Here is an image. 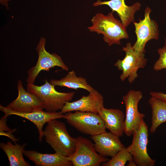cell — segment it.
<instances>
[{"label": "cell", "instance_id": "cell-1", "mask_svg": "<svg viewBox=\"0 0 166 166\" xmlns=\"http://www.w3.org/2000/svg\"><path fill=\"white\" fill-rule=\"evenodd\" d=\"M113 13L112 11L106 15L96 14L91 20L92 25L88 27L90 32L103 34L104 41L109 46L120 45L121 40L129 38L126 28L114 17Z\"/></svg>", "mask_w": 166, "mask_h": 166}, {"label": "cell", "instance_id": "cell-2", "mask_svg": "<svg viewBox=\"0 0 166 166\" xmlns=\"http://www.w3.org/2000/svg\"><path fill=\"white\" fill-rule=\"evenodd\" d=\"M43 134L46 142L55 152L69 156L75 151L76 138L68 133L65 124L57 119L47 123Z\"/></svg>", "mask_w": 166, "mask_h": 166}, {"label": "cell", "instance_id": "cell-3", "mask_svg": "<svg viewBox=\"0 0 166 166\" xmlns=\"http://www.w3.org/2000/svg\"><path fill=\"white\" fill-rule=\"evenodd\" d=\"M55 86L45 79V83L41 86L28 83L26 90L37 97L46 111L55 112L61 110L66 102H70L75 92H59L56 90Z\"/></svg>", "mask_w": 166, "mask_h": 166}, {"label": "cell", "instance_id": "cell-4", "mask_svg": "<svg viewBox=\"0 0 166 166\" xmlns=\"http://www.w3.org/2000/svg\"><path fill=\"white\" fill-rule=\"evenodd\" d=\"M64 115L67 122L82 133L93 136L106 132L104 122L98 113L75 111Z\"/></svg>", "mask_w": 166, "mask_h": 166}, {"label": "cell", "instance_id": "cell-5", "mask_svg": "<svg viewBox=\"0 0 166 166\" xmlns=\"http://www.w3.org/2000/svg\"><path fill=\"white\" fill-rule=\"evenodd\" d=\"M122 50L125 53V57L122 60H118L114 66L122 71L120 77L121 80L123 81L128 78L129 83H132L138 77V69L146 66L148 59L145 57L144 53L135 50L130 42L123 47Z\"/></svg>", "mask_w": 166, "mask_h": 166}, {"label": "cell", "instance_id": "cell-6", "mask_svg": "<svg viewBox=\"0 0 166 166\" xmlns=\"http://www.w3.org/2000/svg\"><path fill=\"white\" fill-rule=\"evenodd\" d=\"M74 152L68 156L73 166H99L109 159L99 155L96 151L94 143L81 136L76 138Z\"/></svg>", "mask_w": 166, "mask_h": 166}, {"label": "cell", "instance_id": "cell-7", "mask_svg": "<svg viewBox=\"0 0 166 166\" xmlns=\"http://www.w3.org/2000/svg\"><path fill=\"white\" fill-rule=\"evenodd\" d=\"M148 126L143 119L138 128L132 134V143L127 147L138 166H153L155 163V160L152 159L148 153Z\"/></svg>", "mask_w": 166, "mask_h": 166}, {"label": "cell", "instance_id": "cell-8", "mask_svg": "<svg viewBox=\"0 0 166 166\" xmlns=\"http://www.w3.org/2000/svg\"><path fill=\"white\" fill-rule=\"evenodd\" d=\"M45 38L41 37L36 49L38 55L37 61L35 65L27 72L26 81L28 83L34 84L37 77L42 70L48 71L55 66L60 67L66 71L68 70V67L60 56L56 53H50L46 51L45 48Z\"/></svg>", "mask_w": 166, "mask_h": 166}, {"label": "cell", "instance_id": "cell-9", "mask_svg": "<svg viewBox=\"0 0 166 166\" xmlns=\"http://www.w3.org/2000/svg\"><path fill=\"white\" fill-rule=\"evenodd\" d=\"M151 9L148 7L145 9L144 17L139 21L133 23L135 27V32L136 40L132 46L135 51L145 53V46L147 43L152 39L157 40L159 37L158 25L154 20L150 18Z\"/></svg>", "mask_w": 166, "mask_h": 166}, {"label": "cell", "instance_id": "cell-10", "mask_svg": "<svg viewBox=\"0 0 166 166\" xmlns=\"http://www.w3.org/2000/svg\"><path fill=\"white\" fill-rule=\"evenodd\" d=\"M143 97L139 90H130L122 97L125 105L126 114L124 122V133L128 136L132 135L139 128L141 120L145 115L138 110V104Z\"/></svg>", "mask_w": 166, "mask_h": 166}, {"label": "cell", "instance_id": "cell-11", "mask_svg": "<svg viewBox=\"0 0 166 166\" xmlns=\"http://www.w3.org/2000/svg\"><path fill=\"white\" fill-rule=\"evenodd\" d=\"M18 94L17 98L6 107L12 110L21 113H28L42 110L43 105L35 94L24 88L22 81H18Z\"/></svg>", "mask_w": 166, "mask_h": 166}, {"label": "cell", "instance_id": "cell-12", "mask_svg": "<svg viewBox=\"0 0 166 166\" xmlns=\"http://www.w3.org/2000/svg\"><path fill=\"white\" fill-rule=\"evenodd\" d=\"M0 110L4 113V117H7L10 115H15L26 118L36 126L39 133L38 140L41 142L44 137L43 128L44 125L50 121L61 118H65V115L61 111L49 112L42 110L28 113H21L10 109L6 107L0 105Z\"/></svg>", "mask_w": 166, "mask_h": 166}, {"label": "cell", "instance_id": "cell-13", "mask_svg": "<svg viewBox=\"0 0 166 166\" xmlns=\"http://www.w3.org/2000/svg\"><path fill=\"white\" fill-rule=\"evenodd\" d=\"M104 106V98L97 90L94 89L87 96H83L79 99L66 102L61 110L63 113L73 111L89 112L98 113Z\"/></svg>", "mask_w": 166, "mask_h": 166}, {"label": "cell", "instance_id": "cell-14", "mask_svg": "<svg viewBox=\"0 0 166 166\" xmlns=\"http://www.w3.org/2000/svg\"><path fill=\"white\" fill-rule=\"evenodd\" d=\"M119 137L111 132H105L91 136L96 151L103 157L114 156L125 147Z\"/></svg>", "mask_w": 166, "mask_h": 166}, {"label": "cell", "instance_id": "cell-15", "mask_svg": "<svg viewBox=\"0 0 166 166\" xmlns=\"http://www.w3.org/2000/svg\"><path fill=\"white\" fill-rule=\"evenodd\" d=\"M108 6L112 10L116 12L121 21L126 28L134 21V16L136 12L140 10L141 4L136 2L131 6L126 5L124 0H110L108 1H101L97 0L93 4L96 6L102 5Z\"/></svg>", "mask_w": 166, "mask_h": 166}, {"label": "cell", "instance_id": "cell-16", "mask_svg": "<svg viewBox=\"0 0 166 166\" xmlns=\"http://www.w3.org/2000/svg\"><path fill=\"white\" fill-rule=\"evenodd\" d=\"M24 155L37 166H71L68 156L55 152L53 154L42 153L36 151L25 150Z\"/></svg>", "mask_w": 166, "mask_h": 166}, {"label": "cell", "instance_id": "cell-17", "mask_svg": "<svg viewBox=\"0 0 166 166\" xmlns=\"http://www.w3.org/2000/svg\"><path fill=\"white\" fill-rule=\"evenodd\" d=\"M98 113L104 121L106 128L119 137L123 135L125 117L122 111L117 109H108L103 106Z\"/></svg>", "mask_w": 166, "mask_h": 166}, {"label": "cell", "instance_id": "cell-18", "mask_svg": "<svg viewBox=\"0 0 166 166\" xmlns=\"http://www.w3.org/2000/svg\"><path fill=\"white\" fill-rule=\"evenodd\" d=\"M26 145V143L21 145L15 143L13 144L9 141L6 143L1 142L0 147L7 155L10 166H29L30 164L23 157Z\"/></svg>", "mask_w": 166, "mask_h": 166}, {"label": "cell", "instance_id": "cell-19", "mask_svg": "<svg viewBox=\"0 0 166 166\" xmlns=\"http://www.w3.org/2000/svg\"><path fill=\"white\" fill-rule=\"evenodd\" d=\"M49 83L55 86L65 87L76 90L82 89L89 93L94 89L88 84L85 78L78 77L74 70L69 72L64 77L60 80H51Z\"/></svg>", "mask_w": 166, "mask_h": 166}, {"label": "cell", "instance_id": "cell-20", "mask_svg": "<svg viewBox=\"0 0 166 166\" xmlns=\"http://www.w3.org/2000/svg\"><path fill=\"white\" fill-rule=\"evenodd\" d=\"M152 109L151 133L155 132L161 124L166 122V101L152 97L148 100Z\"/></svg>", "mask_w": 166, "mask_h": 166}, {"label": "cell", "instance_id": "cell-21", "mask_svg": "<svg viewBox=\"0 0 166 166\" xmlns=\"http://www.w3.org/2000/svg\"><path fill=\"white\" fill-rule=\"evenodd\" d=\"M133 160V157L124 147L108 161L101 164L103 166H124L127 161Z\"/></svg>", "mask_w": 166, "mask_h": 166}, {"label": "cell", "instance_id": "cell-22", "mask_svg": "<svg viewBox=\"0 0 166 166\" xmlns=\"http://www.w3.org/2000/svg\"><path fill=\"white\" fill-rule=\"evenodd\" d=\"M7 117L4 116L0 120V135L1 136H6L11 139L14 143L18 141L12 134L16 131V129H12L9 128L6 124Z\"/></svg>", "mask_w": 166, "mask_h": 166}, {"label": "cell", "instance_id": "cell-23", "mask_svg": "<svg viewBox=\"0 0 166 166\" xmlns=\"http://www.w3.org/2000/svg\"><path fill=\"white\" fill-rule=\"evenodd\" d=\"M159 54V59L155 63L153 69L156 71H158L164 69H166V45L157 50Z\"/></svg>", "mask_w": 166, "mask_h": 166}, {"label": "cell", "instance_id": "cell-24", "mask_svg": "<svg viewBox=\"0 0 166 166\" xmlns=\"http://www.w3.org/2000/svg\"><path fill=\"white\" fill-rule=\"evenodd\" d=\"M150 94L152 97L166 101V94L163 93L151 92L150 93Z\"/></svg>", "mask_w": 166, "mask_h": 166}, {"label": "cell", "instance_id": "cell-25", "mask_svg": "<svg viewBox=\"0 0 166 166\" xmlns=\"http://www.w3.org/2000/svg\"><path fill=\"white\" fill-rule=\"evenodd\" d=\"M10 0H0V3L1 4L4 5L7 9H9V8L8 6V2Z\"/></svg>", "mask_w": 166, "mask_h": 166}, {"label": "cell", "instance_id": "cell-26", "mask_svg": "<svg viewBox=\"0 0 166 166\" xmlns=\"http://www.w3.org/2000/svg\"><path fill=\"white\" fill-rule=\"evenodd\" d=\"M129 161L128 166H137L134 161V160H130Z\"/></svg>", "mask_w": 166, "mask_h": 166}, {"label": "cell", "instance_id": "cell-27", "mask_svg": "<svg viewBox=\"0 0 166 166\" xmlns=\"http://www.w3.org/2000/svg\"><path fill=\"white\" fill-rule=\"evenodd\" d=\"M164 45H166V38H165Z\"/></svg>", "mask_w": 166, "mask_h": 166}]
</instances>
